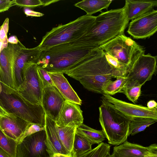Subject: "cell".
Returning a JSON list of instances; mask_svg holds the SVG:
<instances>
[{
    "label": "cell",
    "mask_w": 157,
    "mask_h": 157,
    "mask_svg": "<svg viewBox=\"0 0 157 157\" xmlns=\"http://www.w3.org/2000/svg\"><path fill=\"white\" fill-rule=\"evenodd\" d=\"M60 72L78 81L88 90L102 94L104 88L113 78L127 75L111 66L106 60L103 52L98 47L78 63Z\"/></svg>",
    "instance_id": "cell-1"
},
{
    "label": "cell",
    "mask_w": 157,
    "mask_h": 157,
    "mask_svg": "<svg viewBox=\"0 0 157 157\" xmlns=\"http://www.w3.org/2000/svg\"><path fill=\"white\" fill-rule=\"evenodd\" d=\"M97 48L83 36L41 51L36 64L48 72H60L78 63Z\"/></svg>",
    "instance_id": "cell-2"
},
{
    "label": "cell",
    "mask_w": 157,
    "mask_h": 157,
    "mask_svg": "<svg viewBox=\"0 0 157 157\" xmlns=\"http://www.w3.org/2000/svg\"><path fill=\"white\" fill-rule=\"evenodd\" d=\"M98 48L103 52L108 63L115 69L127 74L128 71L145 50L130 37L122 34Z\"/></svg>",
    "instance_id": "cell-3"
},
{
    "label": "cell",
    "mask_w": 157,
    "mask_h": 157,
    "mask_svg": "<svg viewBox=\"0 0 157 157\" xmlns=\"http://www.w3.org/2000/svg\"><path fill=\"white\" fill-rule=\"evenodd\" d=\"M128 22L124 6L112 9L96 17L94 24L84 36L91 44L98 48L117 36L124 34Z\"/></svg>",
    "instance_id": "cell-4"
},
{
    "label": "cell",
    "mask_w": 157,
    "mask_h": 157,
    "mask_svg": "<svg viewBox=\"0 0 157 157\" xmlns=\"http://www.w3.org/2000/svg\"><path fill=\"white\" fill-rule=\"evenodd\" d=\"M2 85L0 105L7 113L17 116L30 123L45 126V114L42 106L30 103L16 90Z\"/></svg>",
    "instance_id": "cell-5"
},
{
    "label": "cell",
    "mask_w": 157,
    "mask_h": 157,
    "mask_svg": "<svg viewBox=\"0 0 157 157\" xmlns=\"http://www.w3.org/2000/svg\"><path fill=\"white\" fill-rule=\"evenodd\" d=\"M96 17L85 15L64 25L52 28L38 45L41 51L78 39L85 35L94 23Z\"/></svg>",
    "instance_id": "cell-6"
},
{
    "label": "cell",
    "mask_w": 157,
    "mask_h": 157,
    "mask_svg": "<svg viewBox=\"0 0 157 157\" xmlns=\"http://www.w3.org/2000/svg\"><path fill=\"white\" fill-rule=\"evenodd\" d=\"M99 108V121L109 144L115 146L127 141L131 118L120 113L104 101Z\"/></svg>",
    "instance_id": "cell-7"
},
{
    "label": "cell",
    "mask_w": 157,
    "mask_h": 157,
    "mask_svg": "<svg viewBox=\"0 0 157 157\" xmlns=\"http://www.w3.org/2000/svg\"><path fill=\"white\" fill-rule=\"evenodd\" d=\"M38 65L30 63L25 66L23 71V80L16 90L24 99L30 103L42 106L43 87L38 75Z\"/></svg>",
    "instance_id": "cell-8"
},
{
    "label": "cell",
    "mask_w": 157,
    "mask_h": 157,
    "mask_svg": "<svg viewBox=\"0 0 157 157\" xmlns=\"http://www.w3.org/2000/svg\"><path fill=\"white\" fill-rule=\"evenodd\" d=\"M156 56H152L149 53L140 56L128 72L124 89L142 86L147 81L151 80L156 72Z\"/></svg>",
    "instance_id": "cell-9"
},
{
    "label": "cell",
    "mask_w": 157,
    "mask_h": 157,
    "mask_svg": "<svg viewBox=\"0 0 157 157\" xmlns=\"http://www.w3.org/2000/svg\"><path fill=\"white\" fill-rule=\"evenodd\" d=\"M46 139L45 130L25 137L17 144L16 157H52Z\"/></svg>",
    "instance_id": "cell-10"
},
{
    "label": "cell",
    "mask_w": 157,
    "mask_h": 157,
    "mask_svg": "<svg viewBox=\"0 0 157 157\" xmlns=\"http://www.w3.org/2000/svg\"><path fill=\"white\" fill-rule=\"evenodd\" d=\"M102 95L101 100L127 117H146L157 119V108L150 109L120 100L106 94Z\"/></svg>",
    "instance_id": "cell-11"
},
{
    "label": "cell",
    "mask_w": 157,
    "mask_h": 157,
    "mask_svg": "<svg viewBox=\"0 0 157 157\" xmlns=\"http://www.w3.org/2000/svg\"><path fill=\"white\" fill-rule=\"evenodd\" d=\"M24 45L20 41L17 44L8 43L0 53V81L7 87L15 89L13 78L14 63L20 49Z\"/></svg>",
    "instance_id": "cell-12"
},
{
    "label": "cell",
    "mask_w": 157,
    "mask_h": 157,
    "mask_svg": "<svg viewBox=\"0 0 157 157\" xmlns=\"http://www.w3.org/2000/svg\"><path fill=\"white\" fill-rule=\"evenodd\" d=\"M157 30V11H151L132 20L127 31L136 39H145L153 35Z\"/></svg>",
    "instance_id": "cell-13"
},
{
    "label": "cell",
    "mask_w": 157,
    "mask_h": 157,
    "mask_svg": "<svg viewBox=\"0 0 157 157\" xmlns=\"http://www.w3.org/2000/svg\"><path fill=\"white\" fill-rule=\"evenodd\" d=\"M41 52L38 45L30 48L24 46L20 49L15 58L13 66V78L15 90L22 82L23 71L25 65L30 63L36 64Z\"/></svg>",
    "instance_id": "cell-14"
},
{
    "label": "cell",
    "mask_w": 157,
    "mask_h": 157,
    "mask_svg": "<svg viewBox=\"0 0 157 157\" xmlns=\"http://www.w3.org/2000/svg\"><path fill=\"white\" fill-rule=\"evenodd\" d=\"M65 100L54 86L43 88L42 106L45 115L55 122Z\"/></svg>",
    "instance_id": "cell-15"
},
{
    "label": "cell",
    "mask_w": 157,
    "mask_h": 157,
    "mask_svg": "<svg viewBox=\"0 0 157 157\" xmlns=\"http://www.w3.org/2000/svg\"><path fill=\"white\" fill-rule=\"evenodd\" d=\"M30 123L10 113L0 116V128L4 134L18 144Z\"/></svg>",
    "instance_id": "cell-16"
},
{
    "label": "cell",
    "mask_w": 157,
    "mask_h": 157,
    "mask_svg": "<svg viewBox=\"0 0 157 157\" xmlns=\"http://www.w3.org/2000/svg\"><path fill=\"white\" fill-rule=\"evenodd\" d=\"M82 111L80 105L65 100L56 121V125L60 127L76 126L83 123Z\"/></svg>",
    "instance_id": "cell-17"
},
{
    "label": "cell",
    "mask_w": 157,
    "mask_h": 157,
    "mask_svg": "<svg viewBox=\"0 0 157 157\" xmlns=\"http://www.w3.org/2000/svg\"><path fill=\"white\" fill-rule=\"evenodd\" d=\"M111 155L113 157H144L147 155L157 156V145L153 144L145 147L126 141L115 146Z\"/></svg>",
    "instance_id": "cell-18"
},
{
    "label": "cell",
    "mask_w": 157,
    "mask_h": 157,
    "mask_svg": "<svg viewBox=\"0 0 157 157\" xmlns=\"http://www.w3.org/2000/svg\"><path fill=\"white\" fill-rule=\"evenodd\" d=\"M45 128L47 145L52 154H61L67 157H73L65 148L60 140L56 128V122L46 115Z\"/></svg>",
    "instance_id": "cell-19"
},
{
    "label": "cell",
    "mask_w": 157,
    "mask_h": 157,
    "mask_svg": "<svg viewBox=\"0 0 157 157\" xmlns=\"http://www.w3.org/2000/svg\"><path fill=\"white\" fill-rule=\"evenodd\" d=\"M48 72L54 86L65 100L79 105H81L82 100L64 77L63 73L58 72Z\"/></svg>",
    "instance_id": "cell-20"
},
{
    "label": "cell",
    "mask_w": 157,
    "mask_h": 157,
    "mask_svg": "<svg viewBox=\"0 0 157 157\" xmlns=\"http://www.w3.org/2000/svg\"><path fill=\"white\" fill-rule=\"evenodd\" d=\"M156 0H126L124 6L126 19L129 22L154 10Z\"/></svg>",
    "instance_id": "cell-21"
},
{
    "label": "cell",
    "mask_w": 157,
    "mask_h": 157,
    "mask_svg": "<svg viewBox=\"0 0 157 157\" xmlns=\"http://www.w3.org/2000/svg\"><path fill=\"white\" fill-rule=\"evenodd\" d=\"M112 0H84L75 3L74 6L84 11L86 15H92L104 9L107 10Z\"/></svg>",
    "instance_id": "cell-22"
},
{
    "label": "cell",
    "mask_w": 157,
    "mask_h": 157,
    "mask_svg": "<svg viewBox=\"0 0 157 157\" xmlns=\"http://www.w3.org/2000/svg\"><path fill=\"white\" fill-rule=\"evenodd\" d=\"M76 133L85 137L92 145L94 144L98 145L106 138L102 130L93 129L83 123L76 128Z\"/></svg>",
    "instance_id": "cell-23"
},
{
    "label": "cell",
    "mask_w": 157,
    "mask_h": 157,
    "mask_svg": "<svg viewBox=\"0 0 157 157\" xmlns=\"http://www.w3.org/2000/svg\"><path fill=\"white\" fill-rule=\"evenodd\" d=\"M56 128L60 140L66 150L71 155L77 127H60L56 125Z\"/></svg>",
    "instance_id": "cell-24"
},
{
    "label": "cell",
    "mask_w": 157,
    "mask_h": 157,
    "mask_svg": "<svg viewBox=\"0 0 157 157\" xmlns=\"http://www.w3.org/2000/svg\"><path fill=\"white\" fill-rule=\"evenodd\" d=\"M157 119L146 117H135L131 119L129 135L134 136L144 131L147 127L156 122Z\"/></svg>",
    "instance_id": "cell-25"
},
{
    "label": "cell",
    "mask_w": 157,
    "mask_h": 157,
    "mask_svg": "<svg viewBox=\"0 0 157 157\" xmlns=\"http://www.w3.org/2000/svg\"><path fill=\"white\" fill-rule=\"evenodd\" d=\"M17 142L6 136L0 128V150L10 157H16Z\"/></svg>",
    "instance_id": "cell-26"
},
{
    "label": "cell",
    "mask_w": 157,
    "mask_h": 157,
    "mask_svg": "<svg viewBox=\"0 0 157 157\" xmlns=\"http://www.w3.org/2000/svg\"><path fill=\"white\" fill-rule=\"evenodd\" d=\"M110 146L102 142L91 150L84 153L77 154L74 157H105L109 154Z\"/></svg>",
    "instance_id": "cell-27"
},
{
    "label": "cell",
    "mask_w": 157,
    "mask_h": 157,
    "mask_svg": "<svg viewBox=\"0 0 157 157\" xmlns=\"http://www.w3.org/2000/svg\"><path fill=\"white\" fill-rule=\"evenodd\" d=\"M92 145L86 138L75 132L71 153L72 157L91 150Z\"/></svg>",
    "instance_id": "cell-28"
},
{
    "label": "cell",
    "mask_w": 157,
    "mask_h": 157,
    "mask_svg": "<svg viewBox=\"0 0 157 157\" xmlns=\"http://www.w3.org/2000/svg\"><path fill=\"white\" fill-rule=\"evenodd\" d=\"M116 80L112 81L106 86L104 90V94L110 95L121 92L124 89L127 82L126 76L118 77Z\"/></svg>",
    "instance_id": "cell-29"
},
{
    "label": "cell",
    "mask_w": 157,
    "mask_h": 157,
    "mask_svg": "<svg viewBox=\"0 0 157 157\" xmlns=\"http://www.w3.org/2000/svg\"><path fill=\"white\" fill-rule=\"evenodd\" d=\"M142 86H138L124 89L122 91L128 99L135 104L137 102L141 93Z\"/></svg>",
    "instance_id": "cell-30"
},
{
    "label": "cell",
    "mask_w": 157,
    "mask_h": 157,
    "mask_svg": "<svg viewBox=\"0 0 157 157\" xmlns=\"http://www.w3.org/2000/svg\"><path fill=\"white\" fill-rule=\"evenodd\" d=\"M37 70L43 88L48 86H54L50 76L45 69L38 66Z\"/></svg>",
    "instance_id": "cell-31"
},
{
    "label": "cell",
    "mask_w": 157,
    "mask_h": 157,
    "mask_svg": "<svg viewBox=\"0 0 157 157\" xmlns=\"http://www.w3.org/2000/svg\"><path fill=\"white\" fill-rule=\"evenodd\" d=\"M14 5L19 7L33 8L43 4L41 0H14Z\"/></svg>",
    "instance_id": "cell-32"
},
{
    "label": "cell",
    "mask_w": 157,
    "mask_h": 157,
    "mask_svg": "<svg viewBox=\"0 0 157 157\" xmlns=\"http://www.w3.org/2000/svg\"><path fill=\"white\" fill-rule=\"evenodd\" d=\"M9 28V18H6L0 26V40L3 44L4 48L8 45L7 33Z\"/></svg>",
    "instance_id": "cell-33"
},
{
    "label": "cell",
    "mask_w": 157,
    "mask_h": 157,
    "mask_svg": "<svg viewBox=\"0 0 157 157\" xmlns=\"http://www.w3.org/2000/svg\"><path fill=\"white\" fill-rule=\"evenodd\" d=\"M43 130H45V126L43 127L37 124L30 123L25 131L20 142L25 137Z\"/></svg>",
    "instance_id": "cell-34"
},
{
    "label": "cell",
    "mask_w": 157,
    "mask_h": 157,
    "mask_svg": "<svg viewBox=\"0 0 157 157\" xmlns=\"http://www.w3.org/2000/svg\"><path fill=\"white\" fill-rule=\"evenodd\" d=\"M14 2V0H0V13L8 10Z\"/></svg>",
    "instance_id": "cell-35"
},
{
    "label": "cell",
    "mask_w": 157,
    "mask_h": 157,
    "mask_svg": "<svg viewBox=\"0 0 157 157\" xmlns=\"http://www.w3.org/2000/svg\"><path fill=\"white\" fill-rule=\"evenodd\" d=\"M24 11L25 14L27 16L40 17L44 15L43 13L33 11L29 8H24Z\"/></svg>",
    "instance_id": "cell-36"
},
{
    "label": "cell",
    "mask_w": 157,
    "mask_h": 157,
    "mask_svg": "<svg viewBox=\"0 0 157 157\" xmlns=\"http://www.w3.org/2000/svg\"><path fill=\"white\" fill-rule=\"evenodd\" d=\"M19 42L17 37L15 36H12L8 39V43L11 44H17Z\"/></svg>",
    "instance_id": "cell-37"
},
{
    "label": "cell",
    "mask_w": 157,
    "mask_h": 157,
    "mask_svg": "<svg viewBox=\"0 0 157 157\" xmlns=\"http://www.w3.org/2000/svg\"><path fill=\"white\" fill-rule=\"evenodd\" d=\"M157 104L155 101L154 100H151L149 101L147 103V107L149 109H152L157 107Z\"/></svg>",
    "instance_id": "cell-38"
},
{
    "label": "cell",
    "mask_w": 157,
    "mask_h": 157,
    "mask_svg": "<svg viewBox=\"0 0 157 157\" xmlns=\"http://www.w3.org/2000/svg\"><path fill=\"white\" fill-rule=\"evenodd\" d=\"M41 1L43 3L44 6H47L49 5L52 3H55L59 1V0H41Z\"/></svg>",
    "instance_id": "cell-39"
},
{
    "label": "cell",
    "mask_w": 157,
    "mask_h": 157,
    "mask_svg": "<svg viewBox=\"0 0 157 157\" xmlns=\"http://www.w3.org/2000/svg\"><path fill=\"white\" fill-rule=\"evenodd\" d=\"M8 113L0 105V116L3 115Z\"/></svg>",
    "instance_id": "cell-40"
},
{
    "label": "cell",
    "mask_w": 157,
    "mask_h": 157,
    "mask_svg": "<svg viewBox=\"0 0 157 157\" xmlns=\"http://www.w3.org/2000/svg\"><path fill=\"white\" fill-rule=\"evenodd\" d=\"M0 157H10L6 153L0 150Z\"/></svg>",
    "instance_id": "cell-41"
},
{
    "label": "cell",
    "mask_w": 157,
    "mask_h": 157,
    "mask_svg": "<svg viewBox=\"0 0 157 157\" xmlns=\"http://www.w3.org/2000/svg\"><path fill=\"white\" fill-rule=\"evenodd\" d=\"M52 157H67L65 155L61 154H56L53 155Z\"/></svg>",
    "instance_id": "cell-42"
},
{
    "label": "cell",
    "mask_w": 157,
    "mask_h": 157,
    "mask_svg": "<svg viewBox=\"0 0 157 157\" xmlns=\"http://www.w3.org/2000/svg\"><path fill=\"white\" fill-rule=\"evenodd\" d=\"M2 90V85L1 82L0 81V94Z\"/></svg>",
    "instance_id": "cell-43"
},
{
    "label": "cell",
    "mask_w": 157,
    "mask_h": 157,
    "mask_svg": "<svg viewBox=\"0 0 157 157\" xmlns=\"http://www.w3.org/2000/svg\"><path fill=\"white\" fill-rule=\"evenodd\" d=\"M144 157H157V156L155 155H147Z\"/></svg>",
    "instance_id": "cell-44"
},
{
    "label": "cell",
    "mask_w": 157,
    "mask_h": 157,
    "mask_svg": "<svg viewBox=\"0 0 157 157\" xmlns=\"http://www.w3.org/2000/svg\"><path fill=\"white\" fill-rule=\"evenodd\" d=\"M105 157H113V156H112V155H110L109 153V154H108V155H106Z\"/></svg>",
    "instance_id": "cell-45"
}]
</instances>
